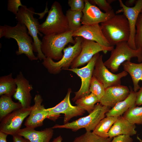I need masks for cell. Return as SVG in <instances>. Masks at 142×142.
Here are the masks:
<instances>
[{
    "mask_svg": "<svg viewBox=\"0 0 142 142\" xmlns=\"http://www.w3.org/2000/svg\"><path fill=\"white\" fill-rule=\"evenodd\" d=\"M62 138L60 135L54 139L52 141L50 142H62Z\"/></svg>",
    "mask_w": 142,
    "mask_h": 142,
    "instance_id": "41",
    "label": "cell"
},
{
    "mask_svg": "<svg viewBox=\"0 0 142 142\" xmlns=\"http://www.w3.org/2000/svg\"><path fill=\"white\" fill-rule=\"evenodd\" d=\"M73 37L80 36L83 38L95 42L105 46H111L104 36L100 25H83L73 32Z\"/></svg>",
    "mask_w": 142,
    "mask_h": 142,
    "instance_id": "17",
    "label": "cell"
},
{
    "mask_svg": "<svg viewBox=\"0 0 142 142\" xmlns=\"http://www.w3.org/2000/svg\"><path fill=\"white\" fill-rule=\"evenodd\" d=\"M137 138L139 140V142H142V140L139 137L137 136Z\"/></svg>",
    "mask_w": 142,
    "mask_h": 142,
    "instance_id": "42",
    "label": "cell"
},
{
    "mask_svg": "<svg viewBox=\"0 0 142 142\" xmlns=\"http://www.w3.org/2000/svg\"><path fill=\"white\" fill-rule=\"evenodd\" d=\"M65 16L70 31L74 32L82 26L81 20L83 16L82 11H72L69 9L67 11Z\"/></svg>",
    "mask_w": 142,
    "mask_h": 142,
    "instance_id": "27",
    "label": "cell"
},
{
    "mask_svg": "<svg viewBox=\"0 0 142 142\" xmlns=\"http://www.w3.org/2000/svg\"><path fill=\"white\" fill-rule=\"evenodd\" d=\"M17 87L15 79L12 73L0 78V95H5L11 97L14 94Z\"/></svg>",
    "mask_w": 142,
    "mask_h": 142,
    "instance_id": "25",
    "label": "cell"
},
{
    "mask_svg": "<svg viewBox=\"0 0 142 142\" xmlns=\"http://www.w3.org/2000/svg\"><path fill=\"white\" fill-rule=\"evenodd\" d=\"M73 32L69 31L56 35L45 36L43 37L41 46L42 51L46 58L59 60L63 55L62 51L69 43L74 44Z\"/></svg>",
    "mask_w": 142,
    "mask_h": 142,
    "instance_id": "4",
    "label": "cell"
},
{
    "mask_svg": "<svg viewBox=\"0 0 142 142\" xmlns=\"http://www.w3.org/2000/svg\"><path fill=\"white\" fill-rule=\"evenodd\" d=\"M122 65L124 70L129 73L131 77L134 91L137 92L140 88L139 82L140 80L142 81V63H136L130 61H126Z\"/></svg>",
    "mask_w": 142,
    "mask_h": 142,
    "instance_id": "23",
    "label": "cell"
},
{
    "mask_svg": "<svg viewBox=\"0 0 142 142\" xmlns=\"http://www.w3.org/2000/svg\"><path fill=\"white\" fill-rule=\"evenodd\" d=\"M35 13L33 8H27L26 6L23 5L19 7L15 15V18L18 22L24 23L26 26L29 34L33 39V51L37 53L38 59L41 60L46 57L41 50L42 41L38 38V34L41 37L43 35L39 31L38 27L40 24L38 19L34 17Z\"/></svg>",
    "mask_w": 142,
    "mask_h": 142,
    "instance_id": "5",
    "label": "cell"
},
{
    "mask_svg": "<svg viewBox=\"0 0 142 142\" xmlns=\"http://www.w3.org/2000/svg\"><path fill=\"white\" fill-rule=\"evenodd\" d=\"M88 1L91 4L97 5L99 9L102 10L105 12H109L113 9L110 4L113 2L114 0H90Z\"/></svg>",
    "mask_w": 142,
    "mask_h": 142,
    "instance_id": "33",
    "label": "cell"
},
{
    "mask_svg": "<svg viewBox=\"0 0 142 142\" xmlns=\"http://www.w3.org/2000/svg\"><path fill=\"white\" fill-rule=\"evenodd\" d=\"M85 7L82 11V24L91 25L98 24L111 18L115 14L113 9L103 12L95 5L91 4L88 0H84Z\"/></svg>",
    "mask_w": 142,
    "mask_h": 142,
    "instance_id": "15",
    "label": "cell"
},
{
    "mask_svg": "<svg viewBox=\"0 0 142 142\" xmlns=\"http://www.w3.org/2000/svg\"><path fill=\"white\" fill-rule=\"evenodd\" d=\"M100 54L98 53L94 55L86 66L84 67L80 68H70L67 70L76 74L81 80L80 88L78 91L75 93V96L72 99L73 102H75L90 93L89 91L90 83L96 62Z\"/></svg>",
    "mask_w": 142,
    "mask_h": 142,
    "instance_id": "13",
    "label": "cell"
},
{
    "mask_svg": "<svg viewBox=\"0 0 142 142\" xmlns=\"http://www.w3.org/2000/svg\"><path fill=\"white\" fill-rule=\"evenodd\" d=\"M43 100L40 95H35L34 99V104L32 106L29 116L25 122L26 127L35 129L42 126L44 120L48 118V111L44 105L42 104Z\"/></svg>",
    "mask_w": 142,
    "mask_h": 142,
    "instance_id": "16",
    "label": "cell"
},
{
    "mask_svg": "<svg viewBox=\"0 0 142 142\" xmlns=\"http://www.w3.org/2000/svg\"><path fill=\"white\" fill-rule=\"evenodd\" d=\"M68 4L70 9L72 11H82L85 7L84 0H69Z\"/></svg>",
    "mask_w": 142,
    "mask_h": 142,
    "instance_id": "34",
    "label": "cell"
},
{
    "mask_svg": "<svg viewBox=\"0 0 142 142\" xmlns=\"http://www.w3.org/2000/svg\"><path fill=\"white\" fill-rule=\"evenodd\" d=\"M113 138H103L91 131H86L84 134L75 138L71 142H111Z\"/></svg>",
    "mask_w": 142,
    "mask_h": 142,
    "instance_id": "30",
    "label": "cell"
},
{
    "mask_svg": "<svg viewBox=\"0 0 142 142\" xmlns=\"http://www.w3.org/2000/svg\"><path fill=\"white\" fill-rule=\"evenodd\" d=\"M135 104L138 106L142 105V86L137 92Z\"/></svg>",
    "mask_w": 142,
    "mask_h": 142,
    "instance_id": "37",
    "label": "cell"
},
{
    "mask_svg": "<svg viewBox=\"0 0 142 142\" xmlns=\"http://www.w3.org/2000/svg\"><path fill=\"white\" fill-rule=\"evenodd\" d=\"M103 55L98 57L96 62L93 73V76L98 80L105 89L121 85V79L127 75L128 73L123 70L117 74L110 71L104 65Z\"/></svg>",
    "mask_w": 142,
    "mask_h": 142,
    "instance_id": "10",
    "label": "cell"
},
{
    "mask_svg": "<svg viewBox=\"0 0 142 142\" xmlns=\"http://www.w3.org/2000/svg\"><path fill=\"white\" fill-rule=\"evenodd\" d=\"M99 102L97 97L90 93L78 99L75 102L77 106L90 113L94 109L95 103Z\"/></svg>",
    "mask_w": 142,
    "mask_h": 142,
    "instance_id": "28",
    "label": "cell"
},
{
    "mask_svg": "<svg viewBox=\"0 0 142 142\" xmlns=\"http://www.w3.org/2000/svg\"><path fill=\"white\" fill-rule=\"evenodd\" d=\"M136 128L135 124L131 123L123 116H119L109 130V137L113 138L121 135H135L137 133Z\"/></svg>",
    "mask_w": 142,
    "mask_h": 142,
    "instance_id": "21",
    "label": "cell"
},
{
    "mask_svg": "<svg viewBox=\"0 0 142 142\" xmlns=\"http://www.w3.org/2000/svg\"><path fill=\"white\" fill-rule=\"evenodd\" d=\"M119 1L121 8L116 12H123L127 18L129 24L130 34L127 42L128 44L131 48L136 49L134 42L136 33V24L139 15L142 10V0L136 1L135 6L132 7H127L121 0H119Z\"/></svg>",
    "mask_w": 142,
    "mask_h": 142,
    "instance_id": "14",
    "label": "cell"
},
{
    "mask_svg": "<svg viewBox=\"0 0 142 142\" xmlns=\"http://www.w3.org/2000/svg\"><path fill=\"white\" fill-rule=\"evenodd\" d=\"M3 37L16 40L18 46V49L16 52L17 55L24 54L31 61L38 59L33 52V39L29 36L28 29L24 23L18 22L14 26L6 24L1 26L0 38Z\"/></svg>",
    "mask_w": 142,
    "mask_h": 142,
    "instance_id": "1",
    "label": "cell"
},
{
    "mask_svg": "<svg viewBox=\"0 0 142 142\" xmlns=\"http://www.w3.org/2000/svg\"><path fill=\"white\" fill-rule=\"evenodd\" d=\"M129 87L130 92L128 96L110 109L105 114L106 116L118 117L121 116L129 109L136 106L137 92H134L131 86Z\"/></svg>",
    "mask_w": 142,
    "mask_h": 142,
    "instance_id": "22",
    "label": "cell"
},
{
    "mask_svg": "<svg viewBox=\"0 0 142 142\" xmlns=\"http://www.w3.org/2000/svg\"><path fill=\"white\" fill-rule=\"evenodd\" d=\"M81 47V51L72 63L71 68H77L88 63L94 55L100 52L103 51L106 53L114 48V46H105L95 42L84 38L82 43Z\"/></svg>",
    "mask_w": 142,
    "mask_h": 142,
    "instance_id": "11",
    "label": "cell"
},
{
    "mask_svg": "<svg viewBox=\"0 0 142 142\" xmlns=\"http://www.w3.org/2000/svg\"><path fill=\"white\" fill-rule=\"evenodd\" d=\"M0 98V120L13 111L22 108L19 102H15L11 97L3 95Z\"/></svg>",
    "mask_w": 142,
    "mask_h": 142,
    "instance_id": "24",
    "label": "cell"
},
{
    "mask_svg": "<svg viewBox=\"0 0 142 142\" xmlns=\"http://www.w3.org/2000/svg\"><path fill=\"white\" fill-rule=\"evenodd\" d=\"M38 30L45 36L58 34L70 31L67 18L59 2L53 3L45 21L39 25Z\"/></svg>",
    "mask_w": 142,
    "mask_h": 142,
    "instance_id": "3",
    "label": "cell"
},
{
    "mask_svg": "<svg viewBox=\"0 0 142 142\" xmlns=\"http://www.w3.org/2000/svg\"><path fill=\"white\" fill-rule=\"evenodd\" d=\"M110 109V107L98 103L88 115L62 125H56L51 128L69 129L74 131L84 128L86 131H93L100 121L105 118L106 113Z\"/></svg>",
    "mask_w": 142,
    "mask_h": 142,
    "instance_id": "8",
    "label": "cell"
},
{
    "mask_svg": "<svg viewBox=\"0 0 142 142\" xmlns=\"http://www.w3.org/2000/svg\"><path fill=\"white\" fill-rule=\"evenodd\" d=\"M123 116L132 124L142 125V106L130 108Z\"/></svg>",
    "mask_w": 142,
    "mask_h": 142,
    "instance_id": "29",
    "label": "cell"
},
{
    "mask_svg": "<svg viewBox=\"0 0 142 142\" xmlns=\"http://www.w3.org/2000/svg\"><path fill=\"white\" fill-rule=\"evenodd\" d=\"M13 136V142H30L28 140L17 134L14 135Z\"/></svg>",
    "mask_w": 142,
    "mask_h": 142,
    "instance_id": "38",
    "label": "cell"
},
{
    "mask_svg": "<svg viewBox=\"0 0 142 142\" xmlns=\"http://www.w3.org/2000/svg\"><path fill=\"white\" fill-rule=\"evenodd\" d=\"M136 33L134 42L136 49H140L142 51V11L139 14L136 24Z\"/></svg>",
    "mask_w": 142,
    "mask_h": 142,
    "instance_id": "32",
    "label": "cell"
},
{
    "mask_svg": "<svg viewBox=\"0 0 142 142\" xmlns=\"http://www.w3.org/2000/svg\"><path fill=\"white\" fill-rule=\"evenodd\" d=\"M31 108V106L22 107L8 115L0 121V131L12 136L17 134L23 120L29 115Z\"/></svg>",
    "mask_w": 142,
    "mask_h": 142,
    "instance_id": "12",
    "label": "cell"
},
{
    "mask_svg": "<svg viewBox=\"0 0 142 142\" xmlns=\"http://www.w3.org/2000/svg\"><path fill=\"white\" fill-rule=\"evenodd\" d=\"M111 51L109 58L104 62V65L113 73L117 72L120 66L124 62L130 61L136 57L139 63L142 62V51L140 49H133L129 46L127 42H119Z\"/></svg>",
    "mask_w": 142,
    "mask_h": 142,
    "instance_id": "7",
    "label": "cell"
},
{
    "mask_svg": "<svg viewBox=\"0 0 142 142\" xmlns=\"http://www.w3.org/2000/svg\"><path fill=\"white\" fill-rule=\"evenodd\" d=\"M27 127L21 129L17 134L28 140L30 142H50L53 134L52 128H46L40 131Z\"/></svg>",
    "mask_w": 142,
    "mask_h": 142,
    "instance_id": "20",
    "label": "cell"
},
{
    "mask_svg": "<svg viewBox=\"0 0 142 142\" xmlns=\"http://www.w3.org/2000/svg\"><path fill=\"white\" fill-rule=\"evenodd\" d=\"M105 89L103 85L96 78L92 76L89 88L90 93L94 95L100 101L104 95Z\"/></svg>",
    "mask_w": 142,
    "mask_h": 142,
    "instance_id": "31",
    "label": "cell"
},
{
    "mask_svg": "<svg viewBox=\"0 0 142 142\" xmlns=\"http://www.w3.org/2000/svg\"><path fill=\"white\" fill-rule=\"evenodd\" d=\"M135 0H128L126 1L125 3V5L127 7H130V6H132L135 4L136 2Z\"/></svg>",
    "mask_w": 142,
    "mask_h": 142,
    "instance_id": "40",
    "label": "cell"
},
{
    "mask_svg": "<svg viewBox=\"0 0 142 142\" xmlns=\"http://www.w3.org/2000/svg\"><path fill=\"white\" fill-rule=\"evenodd\" d=\"M83 39L81 37H75V43L73 46L69 45L64 49L63 55L61 59L55 62L50 58H46L43 60L42 64L51 74H56L63 69L67 70L80 53Z\"/></svg>",
    "mask_w": 142,
    "mask_h": 142,
    "instance_id": "6",
    "label": "cell"
},
{
    "mask_svg": "<svg viewBox=\"0 0 142 142\" xmlns=\"http://www.w3.org/2000/svg\"><path fill=\"white\" fill-rule=\"evenodd\" d=\"M17 86L13 97L18 100L22 107L27 108L30 107L32 97L30 93L33 89L32 85L24 77L21 72H20L15 78Z\"/></svg>",
    "mask_w": 142,
    "mask_h": 142,
    "instance_id": "18",
    "label": "cell"
},
{
    "mask_svg": "<svg viewBox=\"0 0 142 142\" xmlns=\"http://www.w3.org/2000/svg\"></svg>",
    "mask_w": 142,
    "mask_h": 142,
    "instance_id": "43",
    "label": "cell"
},
{
    "mask_svg": "<svg viewBox=\"0 0 142 142\" xmlns=\"http://www.w3.org/2000/svg\"><path fill=\"white\" fill-rule=\"evenodd\" d=\"M8 135L0 131V142H7L6 138Z\"/></svg>",
    "mask_w": 142,
    "mask_h": 142,
    "instance_id": "39",
    "label": "cell"
},
{
    "mask_svg": "<svg viewBox=\"0 0 142 142\" xmlns=\"http://www.w3.org/2000/svg\"><path fill=\"white\" fill-rule=\"evenodd\" d=\"M118 117L106 116L102 120L93 131L96 135L103 138H108V132Z\"/></svg>",
    "mask_w": 142,
    "mask_h": 142,
    "instance_id": "26",
    "label": "cell"
},
{
    "mask_svg": "<svg viewBox=\"0 0 142 142\" xmlns=\"http://www.w3.org/2000/svg\"><path fill=\"white\" fill-rule=\"evenodd\" d=\"M130 92V89L127 86L121 85L106 88L99 102L103 105L112 108L126 98Z\"/></svg>",
    "mask_w": 142,
    "mask_h": 142,
    "instance_id": "19",
    "label": "cell"
},
{
    "mask_svg": "<svg viewBox=\"0 0 142 142\" xmlns=\"http://www.w3.org/2000/svg\"><path fill=\"white\" fill-rule=\"evenodd\" d=\"M129 135H121L114 137L111 142H133V140Z\"/></svg>",
    "mask_w": 142,
    "mask_h": 142,
    "instance_id": "36",
    "label": "cell"
},
{
    "mask_svg": "<svg viewBox=\"0 0 142 142\" xmlns=\"http://www.w3.org/2000/svg\"><path fill=\"white\" fill-rule=\"evenodd\" d=\"M72 92L69 88L64 99L55 106L47 109L48 113V118L55 121L60 116L61 114H64V124L68 123L73 118L82 116L85 112V110L77 106L72 105L70 99Z\"/></svg>",
    "mask_w": 142,
    "mask_h": 142,
    "instance_id": "9",
    "label": "cell"
},
{
    "mask_svg": "<svg viewBox=\"0 0 142 142\" xmlns=\"http://www.w3.org/2000/svg\"><path fill=\"white\" fill-rule=\"evenodd\" d=\"M23 5L20 0H8L7 10L15 15L17 13L19 7Z\"/></svg>",
    "mask_w": 142,
    "mask_h": 142,
    "instance_id": "35",
    "label": "cell"
},
{
    "mask_svg": "<svg viewBox=\"0 0 142 142\" xmlns=\"http://www.w3.org/2000/svg\"><path fill=\"white\" fill-rule=\"evenodd\" d=\"M103 33L111 46L123 41L128 42L130 34L128 20L123 14L115 15L108 20L101 23Z\"/></svg>",
    "mask_w": 142,
    "mask_h": 142,
    "instance_id": "2",
    "label": "cell"
}]
</instances>
